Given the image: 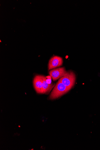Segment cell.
<instances>
[{
  "label": "cell",
  "instance_id": "cell-1",
  "mask_svg": "<svg viewBox=\"0 0 100 150\" xmlns=\"http://www.w3.org/2000/svg\"><path fill=\"white\" fill-rule=\"evenodd\" d=\"M70 90L59 80L52 92L49 99L52 100L57 98L67 93Z\"/></svg>",
  "mask_w": 100,
  "mask_h": 150
},
{
  "label": "cell",
  "instance_id": "cell-2",
  "mask_svg": "<svg viewBox=\"0 0 100 150\" xmlns=\"http://www.w3.org/2000/svg\"><path fill=\"white\" fill-rule=\"evenodd\" d=\"M59 80L70 90L75 83L76 76L73 72L69 71L66 75L60 78Z\"/></svg>",
  "mask_w": 100,
  "mask_h": 150
},
{
  "label": "cell",
  "instance_id": "cell-3",
  "mask_svg": "<svg viewBox=\"0 0 100 150\" xmlns=\"http://www.w3.org/2000/svg\"><path fill=\"white\" fill-rule=\"evenodd\" d=\"M64 67L57 68L50 71L49 74L52 80L54 81L64 76L67 74Z\"/></svg>",
  "mask_w": 100,
  "mask_h": 150
},
{
  "label": "cell",
  "instance_id": "cell-4",
  "mask_svg": "<svg viewBox=\"0 0 100 150\" xmlns=\"http://www.w3.org/2000/svg\"><path fill=\"white\" fill-rule=\"evenodd\" d=\"M63 60L62 58L58 56H54L50 59L48 65V68L50 70L61 66Z\"/></svg>",
  "mask_w": 100,
  "mask_h": 150
},
{
  "label": "cell",
  "instance_id": "cell-5",
  "mask_svg": "<svg viewBox=\"0 0 100 150\" xmlns=\"http://www.w3.org/2000/svg\"><path fill=\"white\" fill-rule=\"evenodd\" d=\"M34 87L36 92L38 93H42V76H36L33 79Z\"/></svg>",
  "mask_w": 100,
  "mask_h": 150
},
{
  "label": "cell",
  "instance_id": "cell-6",
  "mask_svg": "<svg viewBox=\"0 0 100 150\" xmlns=\"http://www.w3.org/2000/svg\"><path fill=\"white\" fill-rule=\"evenodd\" d=\"M43 85L42 93L43 94L49 92L54 86L52 84H49L47 82L46 78L42 76Z\"/></svg>",
  "mask_w": 100,
  "mask_h": 150
}]
</instances>
